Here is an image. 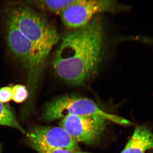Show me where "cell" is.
<instances>
[{
  "label": "cell",
  "mask_w": 153,
  "mask_h": 153,
  "mask_svg": "<svg viewBox=\"0 0 153 153\" xmlns=\"http://www.w3.org/2000/svg\"><path fill=\"white\" fill-rule=\"evenodd\" d=\"M103 25L94 18L88 25L63 38L52 66L60 79L72 85H82L96 71L104 47Z\"/></svg>",
  "instance_id": "1"
},
{
  "label": "cell",
  "mask_w": 153,
  "mask_h": 153,
  "mask_svg": "<svg viewBox=\"0 0 153 153\" xmlns=\"http://www.w3.org/2000/svg\"><path fill=\"white\" fill-rule=\"evenodd\" d=\"M7 18L34 44L44 63L60 39L56 29L44 16L27 6L13 7L8 11Z\"/></svg>",
  "instance_id": "2"
},
{
  "label": "cell",
  "mask_w": 153,
  "mask_h": 153,
  "mask_svg": "<svg viewBox=\"0 0 153 153\" xmlns=\"http://www.w3.org/2000/svg\"><path fill=\"white\" fill-rule=\"evenodd\" d=\"M98 115L120 125L129 126L133 123L128 120L108 113L90 99L76 95H67L57 97L47 103L43 118L47 122L62 120L68 116Z\"/></svg>",
  "instance_id": "3"
},
{
  "label": "cell",
  "mask_w": 153,
  "mask_h": 153,
  "mask_svg": "<svg viewBox=\"0 0 153 153\" xmlns=\"http://www.w3.org/2000/svg\"><path fill=\"white\" fill-rule=\"evenodd\" d=\"M6 40L14 57L28 70V89L31 97H33L40 79L44 63L34 44L8 18L6 24Z\"/></svg>",
  "instance_id": "4"
},
{
  "label": "cell",
  "mask_w": 153,
  "mask_h": 153,
  "mask_svg": "<svg viewBox=\"0 0 153 153\" xmlns=\"http://www.w3.org/2000/svg\"><path fill=\"white\" fill-rule=\"evenodd\" d=\"M124 7L115 1L75 0L60 15L66 27L76 30L86 26L97 14L113 13Z\"/></svg>",
  "instance_id": "5"
},
{
  "label": "cell",
  "mask_w": 153,
  "mask_h": 153,
  "mask_svg": "<svg viewBox=\"0 0 153 153\" xmlns=\"http://www.w3.org/2000/svg\"><path fill=\"white\" fill-rule=\"evenodd\" d=\"M109 122L100 116H68L59 125L77 143L91 145L100 139Z\"/></svg>",
  "instance_id": "6"
},
{
  "label": "cell",
  "mask_w": 153,
  "mask_h": 153,
  "mask_svg": "<svg viewBox=\"0 0 153 153\" xmlns=\"http://www.w3.org/2000/svg\"><path fill=\"white\" fill-rule=\"evenodd\" d=\"M30 144H35L49 149H64L80 151L78 143L61 127L38 126L28 134Z\"/></svg>",
  "instance_id": "7"
},
{
  "label": "cell",
  "mask_w": 153,
  "mask_h": 153,
  "mask_svg": "<svg viewBox=\"0 0 153 153\" xmlns=\"http://www.w3.org/2000/svg\"><path fill=\"white\" fill-rule=\"evenodd\" d=\"M153 151V132L145 125L136 127L133 134L120 153H146Z\"/></svg>",
  "instance_id": "8"
},
{
  "label": "cell",
  "mask_w": 153,
  "mask_h": 153,
  "mask_svg": "<svg viewBox=\"0 0 153 153\" xmlns=\"http://www.w3.org/2000/svg\"><path fill=\"white\" fill-rule=\"evenodd\" d=\"M75 0H43L28 1L30 4L36 6L38 8L53 13L61 14L69 6L73 4Z\"/></svg>",
  "instance_id": "9"
},
{
  "label": "cell",
  "mask_w": 153,
  "mask_h": 153,
  "mask_svg": "<svg viewBox=\"0 0 153 153\" xmlns=\"http://www.w3.org/2000/svg\"><path fill=\"white\" fill-rule=\"evenodd\" d=\"M0 126H8L17 129L22 133H27L17 120L13 111L8 106L1 102H0Z\"/></svg>",
  "instance_id": "10"
},
{
  "label": "cell",
  "mask_w": 153,
  "mask_h": 153,
  "mask_svg": "<svg viewBox=\"0 0 153 153\" xmlns=\"http://www.w3.org/2000/svg\"><path fill=\"white\" fill-rule=\"evenodd\" d=\"M12 100L18 103L24 102L27 99L29 96L28 88L25 85L21 84L14 86L12 88Z\"/></svg>",
  "instance_id": "11"
},
{
  "label": "cell",
  "mask_w": 153,
  "mask_h": 153,
  "mask_svg": "<svg viewBox=\"0 0 153 153\" xmlns=\"http://www.w3.org/2000/svg\"><path fill=\"white\" fill-rule=\"evenodd\" d=\"M30 146L38 153H75L74 152L64 149H49L35 144H30Z\"/></svg>",
  "instance_id": "12"
},
{
  "label": "cell",
  "mask_w": 153,
  "mask_h": 153,
  "mask_svg": "<svg viewBox=\"0 0 153 153\" xmlns=\"http://www.w3.org/2000/svg\"><path fill=\"white\" fill-rule=\"evenodd\" d=\"M10 86H5L0 88V102L5 103L12 100L13 93Z\"/></svg>",
  "instance_id": "13"
},
{
  "label": "cell",
  "mask_w": 153,
  "mask_h": 153,
  "mask_svg": "<svg viewBox=\"0 0 153 153\" xmlns=\"http://www.w3.org/2000/svg\"><path fill=\"white\" fill-rule=\"evenodd\" d=\"M75 153H91L88 152H80V151L79 152H76Z\"/></svg>",
  "instance_id": "14"
},
{
  "label": "cell",
  "mask_w": 153,
  "mask_h": 153,
  "mask_svg": "<svg viewBox=\"0 0 153 153\" xmlns=\"http://www.w3.org/2000/svg\"><path fill=\"white\" fill-rule=\"evenodd\" d=\"M1 146L0 145V153H1Z\"/></svg>",
  "instance_id": "15"
},
{
  "label": "cell",
  "mask_w": 153,
  "mask_h": 153,
  "mask_svg": "<svg viewBox=\"0 0 153 153\" xmlns=\"http://www.w3.org/2000/svg\"><path fill=\"white\" fill-rule=\"evenodd\" d=\"M148 153H153V151H151L149 152Z\"/></svg>",
  "instance_id": "16"
}]
</instances>
